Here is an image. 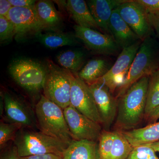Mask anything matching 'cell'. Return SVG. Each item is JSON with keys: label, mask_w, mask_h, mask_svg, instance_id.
Segmentation results:
<instances>
[{"label": "cell", "mask_w": 159, "mask_h": 159, "mask_svg": "<svg viewBox=\"0 0 159 159\" xmlns=\"http://www.w3.org/2000/svg\"><path fill=\"white\" fill-rule=\"evenodd\" d=\"M149 77H142L118 98L114 130L125 131L137 129L145 117Z\"/></svg>", "instance_id": "6da1fadb"}, {"label": "cell", "mask_w": 159, "mask_h": 159, "mask_svg": "<svg viewBox=\"0 0 159 159\" xmlns=\"http://www.w3.org/2000/svg\"><path fill=\"white\" fill-rule=\"evenodd\" d=\"M159 69V45L152 36L142 41L138 53L123 83L117 89V99L125 93L134 83L149 77Z\"/></svg>", "instance_id": "7a4b0ae2"}, {"label": "cell", "mask_w": 159, "mask_h": 159, "mask_svg": "<svg viewBox=\"0 0 159 159\" xmlns=\"http://www.w3.org/2000/svg\"><path fill=\"white\" fill-rule=\"evenodd\" d=\"M37 127L47 135L68 145L74 141L66 122L63 109L42 95L35 105Z\"/></svg>", "instance_id": "3957f363"}, {"label": "cell", "mask_w": 159, "mask_h": 159, "mask_svg": "<svg viewBox=\"0 0 159 159\" xmlns=\"http://www.w3.org/2000/svg\"><path fill=\"white\" fill-rule=\"evenodd\" d=\"M33 129L22 127L13 143L20 157L52 153L62 157L66 143Z\"/></svg>", "instance_id": "277c9868"}, {"label": "cell", "mask_w": 159, "mask_h": 159, "mask_svg": "<svg viewBox=\"0 0 159 159\" xmlns=\"http://www.w3.org/2000/svg\"><path fill=\"white\" fill-rule=\"evenodd\" d=\"M9 74L20 86L31 93L43 90L48 67L27 58L15 60L9 66Z\"/></svg>", "instance_id": "5b68a950"}, {"label": "cell", "mask_w": 159, "mask_h": 159, "mask_svg": "<svg viewBox=\"0 0 159 159\" xmlns=\"http://www.w3.org/2000/svg\"><path fill=\"white\" fill-rule=\"evenodd\" d=\"M48 66V74L43 86V95L64 109L70 105V72L52 61H49Z\"/></svg>", "instance_id": "8992f818"}, {"label": "cell", "mask_w": 159, "mask_h": 159, "mask_svg": "<svg viewBox=\"0 0 159 159\" xmlns=\"http://www.w3.org/2000/svg\"><path fill=\"white\" fill-rule=\"evenodd\" d=\"M63 111L73 140L98 142L102 130L101 124L89 119L71 105Z\"/></svg>", "instance_id": "52a82bcc"}, {"label": "cell", "mask_w": 159, "mask_h": 159, "mask_svg": "<svg viewBox=\"0 0 159 159\" xmlns=\"http://www.w3.org/2000/svg\"><path fill=\"white\" fill-rule=\"evenodd\" d=\"M70 105L89 119L102 125L93 94L89 86L77 74L70 72Z\"/></svg>", "instance_id": "ba28073f"}, {"label": "cell", "mask_w": 159, "mask_h": 159, "mask_svg": "<svg viewBox=\"0 0 159 159\" xmlns=\"http://www.w3.org/2000/svg\"><path fill=\"white\" fill-rule=\"evenodd\" d=\"M142 42L140 40L122 49L115 64L107 73L99 80L108 88L113 95L125 80Z\"/></svg>", "instance_id": "9c48e42d"}, {"label": "cell", "mask_w": 159, "mask_h": 159, "mask_svg": "<svg viewBox=\"0 0 159 159\" xmlns=\"http://www.w3.org/2000/svg\"><path fill=\"white\" fill-rule=\"evenodd\" d=\"M119 14L140 40L152 36L153 30L145 7L135 1H125L117 8Z\"/></svg>", "instance_id": "30bf717a"}, {"label": "cell", "mask_w": 159, "mask_h": 159, "mask_svg": "<svg viewBox=\"0 0 159 159\" xmlns=\"http://www.w3.org/2000/svg\"><path fill=\"white\" fill-rule=\"evenodd\" d=\"M88 86L93 94L103 129L110 131L116 117L118 99L100 80Z\"/></svg>", "instance_id": "8fae6325"}, {"label": "cell", "mask_w": 159, "mask_h": 159, "mask_svg": "<svg viewBox=\"0 0 159 159\" xmlns=\"http://www.w3.org/2000/svg\"><path fill=\"white\" fill-rule=\"evenodd\" d=\"M4 117L7 122L17 123L24 128H38L35 113L29 105L8 92L2 94Z\"/></svg>", "instance_id": "7c38bea8"}, {"label": "cell", "mask_w": 159, "mask_h": 159, "mask_svg": "<svg viewBox=\"0 0 159 159\" xmlns=\"http://www.w3.org/2000/svg\"><path fill=\"white\" fill-rule=\"evenodd\" d=\"M75 37L82 41L86 47L95 53L104 55L116 54L119 47L110 34L75 25Z\"/></svg>", "instance_id": "4fadbf2b"}, {"label": "cell", "mask_w": 159, "mask_h": 159, "mask_svg": "<svg viewBox=\"0 0 159 159\" xmlns=\"http://www.w3.org/2000/svg\"><path fill=\"white\" fill-rule=\"evenodd\" d=\"M6 17L14 25L16 36L19 38L32 34L36 35L46 30L38 16L34 7H12Z\"/></svg>", "instance_id": "5bb4252c"}, {"label": "cell", "mask_w": 159, "mask_h": 159, "mask_svg": "<svg viewBox=\"0 0 159 159\" xmlns=\"http://www.w3.org/2000/svg\"><path fill=\"white\" fill-rule=\"evenodd\" d=\"M125 1L89 0L87 2L91 14L102 32L111 35L109 26L111 16L113 11Z\"/></svg>", "instance_id": "9a60e30c"}, {"label": "cell", "mask_w": 159, "mask_h": 159, "mask_svg": "<svg viewBox=\"0 0 159 159\" xmlns=\"http://www.w3.org/2000/svg\"><path fill=\"white\" fill-rule=\"evenodd\" d=\"M109 26L111 35L117 44L122 49L140 40L121 17L117 8L113 11Z\"/></svg>", "instance_id": "2e32d148"}, {"label": "cell", "mask_w": 159, "mask_h": 159, "mask_svg": "<svg viewBox=\"0 0 159 159\" xmlns=\"http://www.w3.org/2000/svg\"><path fill=\"white\" fill-rule=\"evenodd\" d=\"M65 7L70 17L77 25L102 31L84 0H68Z\"/></svg>", "instance_id": "e0dca14e"}, {"label": "cell", "mask_w": 159, "mask_h": 159, "mask_svg": "<svg viewBox=\"0 0 159 159\" xmlns=\"http://www.w3.org/2000/svg\"><path fill=\"white\" fill-rule=\"evenodd\" d=\"M121 132L133 148L159 142V122Z\"/></svg>", "instance_id": "ac0fdd59"}, {"label": "cell", "mask_w": 159, "mask_h": 159, "mask_svg": "<svg viewBox=\"0 0 159 159\" xmlns=\"http://www.w3.org/2000/svg\"><path fill=\"white\" fill-rule=\"evenodd\" d=\"M34 9L46 30L55 31L62 25V17L51 1H37Z\"/></svg>", "instance_id": "d6986e66"}, {"label": "cell", "mask_w": 159, "mask_h": 159, "mask_svg": "<svg viewBox=\"0 0 159 159\" xmlns=\"http://www.w3.org/2000/svg\"><path fill=\"white\" fill-rule=\"evenodd\" d=\"M98 142L74 140L64 152V159H97Z\"/></svg>", "instance_id": "ffe728a7"}, {"label": "cell", "mask_w": 159, "mask_h": 159, "mask_svg": "<svg viewBox=\"0 0 159 159\" xmlns=\"http://www.w3.org/2000/svg\"><path fill=\"white\" fill-rule=\"evenodd\" d=\"M110 69L108 62L105 60L96 58L88 61L77 75L83 81L89 85L101 79Z\"/></svg>", "instance_id": "44dd1931"}, {"label": "cell", "mask_w": 159, "mask_h": 159, "mask_svg": "<svg viewBox=\"0 0 159 159\" xmlns=\"http://www.w3.org/2000/svg\"><path fill=\"white\" fill-rule=\"evenodd\" d=\"M56 60L63 69L77 74L83 65L85 55L82 51L78 50H67L59 53Z\"/></svg>", "instance_id": "7402d4cb"}, {"label": "cell", "mask_w": 159, "mask_h": 159, "mask_svg": "<svg viewBox=\"0 0 159 159\" xmlns=\"http://www.w3.org/2000/svg\"><path fill=\"white\" fill-rule=\"evenodd\" d=\"M38 40L46 48L56 49L64 46H74L77 41L75 38L70 34L54 31L36 34Z\"/></svg>", "instance_id": "603a6c76"}, {"label": "cell", "mask_w": 159, "mask_h": 159, "mask_svg": "<svg viewBox=\"0 0 159 159\" xmlns=\"http://www.w3.org/2000/svg\"><path fill=\"white\" fill-rule=\"evenodd\" d=\"M159 107V69L149 76L145 119Z\"/></svg>", "instance_id": "cb8c5ba5"}, {"label": "cell", "mask_w": 159, "mask_h": 159, "mask_svg": "<svg viewBox=\"0 0 159 159\" xmlns=\"http://www.w3.org/2000/svg\"><path fill=\"white\" fill-rule=\"evenodd\" d=\"M114 131L113 143L107 159H126L134 148L121 132Z\"/></svg>", "instance_id": "d4e9b609"}, {"label": "cell", "mask_w": 159, "mask_h": 159, "mask_svg": "<svg viewBox=\"0 0 159 159\" xmlns=\"http://www.w3.org/2000/svg\"><path fill=\"white\" fill-rule=\"evenodd\" d=\"M115 131L102 129L98 140L97 159H107L113 143Z\"/></svg>", "instance_id": "484cf974"}, {"label": "cell", "mask_w": 159, "mask_h": 159, "mask_svg": "<svg viewBox=\"0 0 159 159\" xmlns=\"http://www.w3.org/2000/svg\"><path fill=\"white\" fill-rule=\"evenodd\" d=\"M22 126L17 123L4 122L0 123V147L2 148L10 141L14 142L18 132Z\"/></svg>", "instance_id": "4316f807"}, {"label": "cell", "mask_w": 159, "mask_h": 159, "mask_svg": "<svg viewBox=\"0 0 159 159\" xmlns=\"http://www.w3.org/2000/svg\"><path fill=\"white\" fill-rule=\"evenodd\" d=\"M126 159H159L154 150L147 145L134 147Z\"/></svg>", "instance_id": "83f0119b"}, {"label": "cell", "mask_w": 159, "mask_h": 159, "mask_svg": "<svg viewBox=\"0 0 159 159\" xmlns=\"http://www.w3.org/2000/svg\"><path fill=\"white\" fill-rule=\"evenodd\" d=\"M16 34L15 27L11 21L5 16H0L1 42L11 39Z\"/></svg>", "instance_id": "f1b7e54d"}, {"label": "cell", "mask_w": 159, "mask_h": 159, "mask_svg": "<svg viewBox=\"0 0 159 159\" xmlns=\"http://www.w3.org/2000/svg\"><path fill=\"white\" fill-rule=\"evenodd\" d=\"M146 11L151 26L159 34V10L146 9Z\"/></svg>", "instance_id": "f546056e"}, {"label": "cell", "mask_w": 159, "mask_h": 159, "mask_svg": "<svg viewBox=\"0 0 159 159\" xmlns=\"http://www.w3.org/2000/svg\"><path fill=\"white\" fill-rule=\"evenodd\" d=\"M12 7L20 8H33L36 4V1L33 0H9Z\"/></svg>", "instance_id": "4dcf8cb0"}, {"label": "cell", "mask_w": 159, "mask_h": 159, "mask_svg": "<svg viewBox=\"0 0 159 159\" xmlns=\"http://www.w3.org/2000/svg\"><path fill=\"white\" fill-rule=\"evenodd\" d=\"M148 10H159V0H137Z\"/></svg>", "instance_id": "1f68e13d"}, {"label": "cell", "mask_w": 159, "mask_h": 159, "mask_svg": "<svg viewBox=\"0 0 159 159\" xmlns=\"http://www.w3.org/2000/svg\"><path fill=\"white\" fill-rule=\"evenodd\" d=\"M17 148L13 145L5 151L1 156V159H20Z\"/></svg>", "instance_id": "d6a6232c"}, {"label": "cell", "mask_w": 159, "mask_h": 159, "mask_svg": "<svg viewBox=\"0 0 159 159\" xmlns=\"http://www.w3.org/2000/svg\"><path fill=\"white\" fill-rule=\"evenodd\" d=\"M12 6L9 0L0 1V16L7 17Z\"/></svg>", "instance_id": "836d02e7"}, {"label": "cell", "mask_w": 159, "mask_h": 159, "mask_svg": "<svg viewBox=\"0 0 159 159\" xmlns=\"http://www.w3.org/2000/svg\"><path fill=\"white\" fill-rule=\"evenodd\" d=\"M20 159H64L62 157L55 154L48 153L39 155L20 157Z\"/></svg>", "instance_id": "e575fe53"}, {"label": "cell", "mask_w": 159, "mask_h": 159, "mask_svg": "<svg viewBox=\"0 0 159 159\" xmlns=\"http://www.w3.org/2000/svg\"><path fill=\"white\" fill-rule=\"evenodd\" d=\"M159 119V107L152 112L145 119V121L148 124L155 123Z\"/></svg>", "instance_id": "d590c367"}, {"label": "cell", "mask_w": 159, "mask_h": 159, "mask_svg": "<svg viewBox=\"0 0 159 159\" xmlns=\"http://www.w3.org/2000/svg\"><path fill=\"white\" fill-rule=\"evenodd\" d=\"M145 145L150 146L151 148H153L156 152H159V142H154V143Z\"/></svg>", "instance_id": "8d00e7d4"}]
</instances>
